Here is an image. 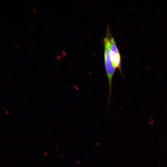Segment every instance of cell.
I'll return each mask as SVG.
<instances>
[{"instance_id": "obj_1", "label": "cell", "mask_w": 167, "mask_h": 167, "mask_svg": "<svg viewBox=\"0 0 167 167\" xmlns=\"http://www.w3.org/2000/svg\"><path fill=\"white\" fill-rule=\"evenodd\" d=\"M111 36L109 29L108 26L107 34L104 39V42L105 46L104 54L105 65L109 86V95L108 102L110 100L112 79L116 69L113 66L111 57L110 43Z\"/></svg>"}, {"instance_id": "obj_2", "label": "cell", "mask_w": 167, "mask_h": 167, "mask_svg": "<svg viewBox=\"0 0 167 167\" xmlns=\"http://www.w3.org/2000/svg\"><path fill=\"white\" fill-rule=\"evenodd\" d=\"M111 55L114 67L118 69L122 75L121 67L120 54L114 38L111 36L110 38Z\"/></svg>"}]
</instances>
